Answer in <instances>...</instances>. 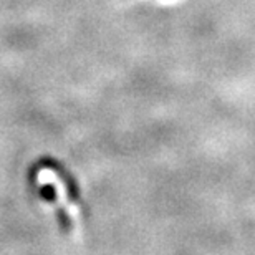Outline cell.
Instances as JSON below:
<instances>
[{"label":"cell","instance_id":"obj_1","mask_svg":"<svg viewBox=\"0 0 255 255\" xmlns=\"http://www.w3.org/2000/svg\"><path fill=\"white\" fill-rule=\"evenodd\" d=\"M57 221L60 224V229H62L63 232H68L70 229H71V217H70V214L66 212L63 207H58V211H57Z\"/></svg>","mask_w":255,"mask_h":255},{"label":"cell","instance_id":"obj_2","mask_svg":"<svg viewBox=\"0 0 255 255\" xmlns=\"http://www.w3.org/2000/svg\"><path fill=\"white\" fill-rule=\"evenodd\" d=\"M40 197L43 199L45 202H57V189L52 184H47L40 189Z\"/></svg>","mask_w":255,"mask_h":255}]
</instances>
